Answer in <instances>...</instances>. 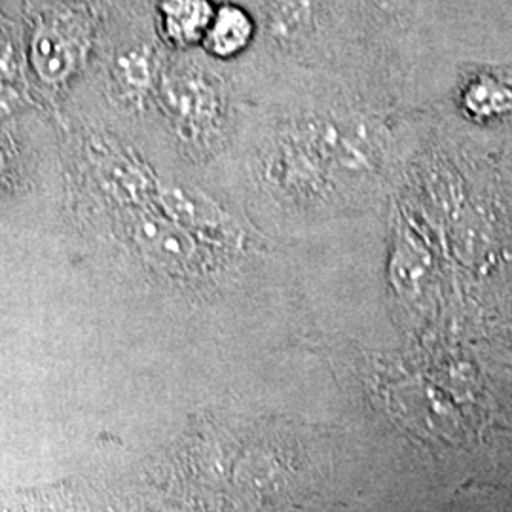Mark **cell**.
<instances>
[{
    "label": "cell",
    "instance_id": "obj_3",
    "mask_svg": "<svg viewBox=\"0 0 512 512\" xmlns=\"http://www.w3.org/2000/svg\"><path fill=\"white\" fill-rule=\"evenodd\" d=\"M253 35L255 23L251 16L239 6L224 4L217 8L203 44L211 54L228 59L241 54L251 44Z\"/></svg>",
    "mask_w": 512,
    "mask_h": 512
},
{
    "label": "cell",
    "instance_id": "obj_6",
    "mask_svg": "<svg viewBox=\"0 0 512 512\" xmlns=\"http://www.w3.org/2000/svg\"><path fill=\"white\" fill-rule=\"evenodd\" d=\"M162 202L167 213L175 219L190 222V224H215L219 215L209 203H203L198 198L188 196L181 188H169L162 196Z\"/></svg>",
    "mask_w": 512,
    "mask_h": 512
},
{
    "label": "cell",
    "instance_id": "obj_2",
    "mask_svg": "<svg viewBox=\"0 0 512 512\" xmlns=\"http://www.w3.org/2000/svg\"><path fill=\"white\" fill-rule=\"evenodd\" d=\"M135 234L150 255L169 266H184L194 256L192 239L171 220L141 217Z\"/></svg>",
    "mask_w": 512,
    "mask_h": 512
},
{
    "label": "cell",
    "instance_id": "obj_7",
    "mask_svg": "<svg viewBox=\"0 0 512 512\" xmlns=\"http://www.w3.org/2000/svg\"><path fill=\"white\" fill-rule=\"evenodd\" d=\"M122 67H124V73L128 76L129 82L133 86H145V82H148V59L145 55L131 54L126 59H122Z\"/></svg>",
    "mask_w": 512,
    "mask_h": 512
},
{
    "label": "cell",
    "instance_id": "obj_9",
    "mask_svg": "<svg viewBox=\"0 0 512 512\" xmlns=\"http://www.w3.org/2000/svg\"><path fill=\"white\" fill-rule=\"evenodd\" d=\"M0 167H2V156H0Z\"/></svg>",
    "mask_w": 512,
    "mask_h": 512
},
{
    "label": "cell",
    "instance_id": "obj_8",
    "mask_svg": "<svg viewBox=\"0 0 512 512\" xmlns=\"http://www.w3.org/2000/svg\"><path fill=\"white\" fill-rule=\"evenodd\" d=\"M380 4V8L389 10V12H397V10H403L406 8L412 0H376Z\"/></svg>",
    "mask_w": 512,
    "mask_h": 512
},
{
    "label": "cell",
    "instance_id": "obj_5",
    "mask_svg": "<svg viewBox=\"0 0 512 512\" xmlns=\"http://www.w3.org/2000/svg\"><path fill=\"white\" fill-rule=\"evenodd\" d=\"M319 0H270L272 37L291 42L310 29Z\"/></svg>",
    "mask_w": 512,
    "mask_h": 512
},
{
    "label": "cell",
    "instance_id": "obj_4",
    "mask_svg": "<svg viewBox=\"0 0 512 512\" xmlns=\"http://www.w3.org/2000/svg\"><path fill=\"white\" fill-rule=\"evenodd\" d=\"M33 65L42 80L54 84L61 82L73 71L74 57L71 46L52 27H40L33 38Z\"/></svg>",
    "mask_w": 512,
    "mask_h": 512
},
{
    "label": "cell",
    "instance_id": "obj_1",
    "mask_svg": "<svg viewBox=\"0 0 512 512\" xmlns=\"http://www.w3.org/2000/svg\"><path fill=\"white\" fill-rule=\"evenodd\" d=\"M217 8L211 0H162V31L175 46H194L203 42Z\"/></svg>",
    "mask_w": 512,
    "mask_h": 512
}]
</instances>
